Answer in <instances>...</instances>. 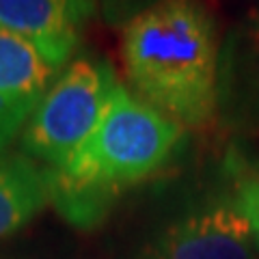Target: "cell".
<instances>
[{
	"label": "cell",
	"mask_w": 259,
	"mask_h": 259,
	"mask_svg": "<svg viewBox=\"0 0 259 259\" xmlns=\"http://www.w3.org/2000/svg\"><path fill=\"white\" fill-rule=\"evenodd\" d=\"M184 127L117 82L100 121L61 168H46L50 203L89 229L127 188L149 180L175 153Z\"/></svg>",
	"instance_id": "cell-1"
},
{
	"label": "cell",
	"mask_w": 259,
	"mask_h": 259,
	"mask_svg": "<svg viewBox=\"0 0 259 259\" xmlns=\"http://www.w3.org/2000/svg\"><path fill=\"white\" fill-rule=\"evenodd\" d=\"M123 67L139 100L182 127H207L218 115L221 41L201 0H162L123 26Z\"/></svg>",
	"instance_id": "cell-2"
},
{
	"label": "cell",
	"mask_w": 259,
	"mask_h": 259,
	"mask_svg": "<svg viewBox=\"0 0 259 259\" xmlns=\"http://www.w3.org/2000/svg\"><path fill=\"white\" fill-rule=\"evenodd\" d=\"M117 82V74L108 61L91 56L71 61L24 127V153L46 162L50 168L67 164L95 130Z\"/></svg>",
	"instance_id": "cell-3"
},
{
	"label": "cell",
	"mask_w": 259,
	"mask_h": 259,
	"mask_svg": "<svg viewBox=\"0 0 259 259\" xmlns=\"http://www.w3.org/2000/svg\"><path fill=\"white\" fill-rule=\"evenodd\" d=\"M257 253L248 223L227 199L168 225L141 259H255Z\"/></svg>",
	"instance_id": "cell-4"
},
{
	"label": "cell",
	"mask_w": 259,
	"mask_h": 259,
	"mask_svg": "<svg viewBox=\"0 0 259 259\" xmlns=\"http://www.w3.org/2000/svg\"><path fill=\"white\" fill-rule=\"evenodd\" d=\"M93 13L91 0H0V28L37 48L61 69Z\"/></svg>",
	"instance_id": "cell-5"
},
{
	"label": "cell",
	"mask_w": 259,
	"mask_h": 259,
	"mask_svg": "<svg viewBox=\"0 0 259 259\" xmlns=\"http://www.w3.org/2000/svg\"><path fill=\"white\" fill-rule=\"evenodd\" d=\"M56 76L59 67L37 48L0 28V149L26 127Z\"/></svg>",
	"instance_id": "cell-6"
},
{
	"label": "cell",
	"mask_w": 259,
	"mask_h": 259,
	"mask_svg": "<svg viewBox=\"0 0 259 259\" xmlns=\"http://www.w3.org/2000/svg\"><path fill=\"white\" fill-rule=\"evenodd\" d=\"M218 112L259 121V9L248 11L221 44Z\"/></svg>",
	"instance_id": "cell-7"
},
{
	"label": "cell",
	"mask_w": 259,
	"mask_h": 259,
	"mask_svg": "<svg viewBox=\"0 0 259 259\" xmlns=\"http://www.w3.org/2000/svg\"><path fill=\"white\" fill-rule=\"evenodd\" d=\"M50 203L48 171L28 158L0 153V240L22 229Z\"/></svg>",
	"instance_id": "cell-8"
},
{
	"label": "cell",
	"mask_w": 259,
	"mask_h": 259,
	"mask_svg": "<svg viewBox=\"0 0 259 259\" xmlns=\"http://www.w3.org/2000/svg\"><path fill=\"white\" fill-rule=\"evenodd\" d=\"M233 203L238 205L240 214L248 223L250 236L259 250V173H248L242 180H238Z\"/></svg>",
	"instance_id": "cell-9"
},
{
	"label": "cell",
	"mask_w": 259,
	"mask_h": 259,
	"mask_svg": "<svg viewBox=\"0 0 259 259\" xmlns=\"http://www.w3.org/2000/svg\"><path fill=\"white\" fill-rule=\"evenodd\" d=\"M91 3L95 5V11H100L110 26L123 28L139 15L160 5L162 0H91Z\"/></svg>",
	"instance_id": "cell-10"
},
{
	"label": "cell",
	"mask_w": 259,
	"mask_h": 259,
	"mask_svg": "<svg viewBox=\"0 0 259 259\" xmlns=\"http://www.w3.org/2000/svg\"><path fill=\"white\" fill-rule=\"evenodd\" d=\"M255 259H259V253H257V257H255Z\"/></svg>",
	"instance_id": "cell-11"
}]
</instances>
